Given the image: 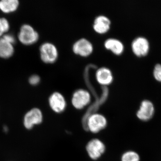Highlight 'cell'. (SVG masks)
Returning <instances> with one entry per match:
<instances>
[{"label":"cell","instance_id":"cell-1","mask_svg":"<svg viewBox=\"0 0 161 161\" xmlns=\"http://www.w3.org/2000/svg\"><path fill=\"white\" fill-rule=\"evenodd\" d=\"M19 39L21 43L24 45L33 44L39 39V34L30 25H23L21 27L19 34Z\"/></svg>","mask_w":161,"mask_h":161},{"label":"cell","instance_id":"cell-2","mask_svg":"<svg viewBox=\"0 0 161 161\" xmlns=\"http://www.w3.org/2000/svg\"><path fill=\"white\" fill-rule=\"evenodd\" d=\"M107 125L106 119L103 115L99 114H93L88 117L86 127L91 132L97 133L104 129Z\"/></svg>","mask_w":161,"mask_h":161},{"label":"cell","instance_id":"cell-3","mask_svg":"<svg viewBox=\"0 0 161 161\" xmlns=\"http://www.w3.org/2000/svg\"><path fill=\"white\" fill-rule=\"evenodd\" d=\"M40 53L42 61L46 63H53L58 59V49L52 43H43L40 46Z\"/></svg>","mask_w":161,"mask_h":161},{"label":"cell","instance_id":"cell-4","mask_svg":"<svg viewBox=\"0 0 161 161\" xmlns=\"http://www.w3.org/2000/svg\"><path fill=\"white\" fill-rule=\"evenodd\" d=\"M91 96L89 92L86 90H77L74 93L72 98L73 106L78 109H81L90 103Z\"/></svg>","mask_w":161,"mask_h":161},{"label":"cell","instance_id":"cell-5","mask_svg":"<svg viewBox=\"0 0 161 161\" xmlns=\"http://www.w3.org/2000/svg\"><path fill=\"white\" fill-rule=\"evenodd\" d=\"M86 150L91 158L97 159L104 152L105 146L101 141L95 139L90 141L87 145Z\"/></svg>","mask_w":161,"mask_h":161},{"label":"cell","instance_id":"cell-6","mask_svg":"<svg viewBox=\"0 0 161 161\" xmlns=\"http://www.w3.org/2000/svg\"><path fill=\"white\" fill-rule=\"evenodd\" d=\"M73 50L76 54L82 57H87L93 52V45L88 40L82 38L74 43Z\"/></svg>","mask_w":161,"mask_h":161},{"label":"cell","instance_id":"cell-7","mask_svg":"<svg viewBox=\"0 0 161 161\" xmlns=\"http://www.w3.org/2000/svg\"><path fill=\"white\" fill-rule=\"evenodd\" d=\"M132 52L139 57L146 56L149 52L150 45L148 40L142 37L135 39L132 43Z\"/></svg>","mask_w":161,"mask_h":161},{"label":"cell","instance_id":"cell-8","mask_svg":"<svg viewBox=\"0 0 161 161\" xmlns=\"http://www.w3.org/2000/svg\"><path fill=\"white\" fill-rule=\"evenodd\" d=\"M43 120V115L39 109H32L25 115L24 125L27 129H31L34 125H39Z\"/></svg>","mask_w":161,"mask_h":161},{"label":"cell","instance_id":"cell-9","mask_svg":"<svg viewBox=\"0 0 161 161\" xmlns=\"http://www.w3.org/2000/svg\"><path fill=\"white\" fill-rule=\"evenodd\" d=\"M154 113L153 104L150 101L145 100L141 103L139 109L136 115L140 120L147 121L152 118Z\"/></svg>","mask_w":161,"mask_h":161},{"label":"cell","instance_id":"cell-10","mask_svg":"<svg viewBox=\"0 0 161 161\" xmlns=\"http://www.w3.org/2000/svg\"><path fill=\"white\" fill-rule=\"evenodd\" d=\"M49 105L52 110L57 113L63 112L66 108V103L64 97L59 92L53 93L49 99Z\"/></svg>","mask_w":161,"mask_h":161},{"label":"cell","instance_id":"cell-11","mask_svg":"<svg viewBox=\"0 0 161 161\" xmlns=\"http://www.w3.org/2000/svg\"><path fill=\"white\" fill-rule=\"evenodd\" d=\"M111 23V21L108 18L105 16L100 15L95 19L93 28L98 33H105L110 29Z\"/></svg>","mask_w":161,"mask_h":161},{"label":"cell","instance_id":"cell-12","mask_svg":"<svg viewBox=\"0 0 161 161\" xmlns=\"http://www.w3.org/2000/svg\"><path fill=\"white\" fill-rule=\"evenodd\" d=\"M97 81L102 85H108L113 80V75L108 68L102 67L99 69L96 73Z\"/></svg>","mask_w":161,"mask_h":161},{"label":"cell","instance_id":"cell-13","mask_svg":"<svg viewBox=\"0 0 161 161\" xmlns=\"http://www.w3.org/2000/svg\"><path fill=\"white\" fill-rule=\"evenodd\" d=\"M104 46L107 49L110 50L115 54L120 55L124 51L123 44L117 39L113 38L108 39L105 42Z\"/></svg>","mask_w":161,"mask_h":161},{"label":"cell","instance_id":"cell-14","mask_svg":"<svg viewBox=\"0 0 161 161\" xmlns=\"http://www.w3.org/2000/svg\"><path fill=\"white\" fill-rule=\"evenodd\" d=\"M14 53L13 44L9 43L3 38H0V58H8Z\"/></svg>","mask_w":161,"mask_h":161},{"label":"cell","instance_id":"cell-15","mask_svg":"<svg viewBox=\"0 0 161 161\" xmlns=\"http://www.w3.org/2000/svg\"><path fill=\"white\" fill-rule=\"evenodd\" d=\"M19 5L17 0H3L0 1V9L5 13L15 11Z\"/></svg>","mask_w":161,"mask_h":161},{"label":"cell","instance_id":"cell-16","mask_svg":"<svg viewBox=\"0 0 161 161\" xmlns=\"http://www.w3.org/2000/svg\"><path fill=\"white\" fill-rule=\"evenodd\" d=\"M139 156L134 151H129L125 153L122 156L121 161H139Z\"/></svg>","mask_w":161,"mask_h":161},{"label":"cell","instance_id":"cell-17","mask_svg":"<svg viewBox=\"0 0 161 161\" xmlns=\"http://www.w3.org/2000/svg\"><path fill=\"white\" fill-rule=\"evenodd\" d=\"M9 28V24L7 20L5 18H0V36L8 31Z\"/></svg>","mask_w":161,"mask_h":161},{"label":"cell","instance_id":"cell-18","mask_svg":"<svg viewBox=\"0 0 161 161\" xmlns=\"http://www.w3.org/2000/svg\"><path fill=\"white\" fill-rule=\"evenodd\" d=\"M153 76L156 80L161 82V65L160 64H157L154 67V70H153Z\"/></svg>","mask_w":161,"mask_h":161},{"label":"cell","instance_id":"cell-19","mask_svg":"<svg viewBox=\"0 0 161 161\" xmlns=\"http://www.w3.org/2000/svg\"><path fill=\"white\" fill-rule=\"evenodd\" d=\"M40 78L37 75H32L29 78V82L32 85H36L40 81Z\"/></svg>","mask_w":161,"mask_h":161},{"label":"cell","instance_id":"cell-20","mask_svg":"<svg viewBox=\"0 0 161 161\" xmlns=\"http://www.w3.org/2000/svg\"><path fill=\"white\" fill-rule=\"evenodd\" d=\"M4 40L7 41L9 43L14 44L15 43V39L13 36L11 35H5L3 37Z\"/></svg>","mask_w":161,"mask_h":161}]
</instances>
